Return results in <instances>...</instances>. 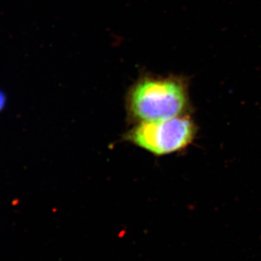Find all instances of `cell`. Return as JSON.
I'll return each mask as SVG.
<instances>
[{
  "label": "cell",
  "mask_w": 261,
  "mask_h": 261,
  "mask_svg": "<svg viewBox=\"0 0 261 261\" xmlns=\"http://www.w3.org/2000/svg\"><path fill=\"white\" fill-rule=\"evenodd\" d=\"M197 128L185 116L161 121L137 123L127 134L134 145L155 155H164L186 148L195 139Z\"/></svg>",
  "instance_id": "obj_2"
},
{
  "label": "cell",
  "mask_w": 261,
  "mask_h": 261,
  "mask_svg": "<svg viewBox=\"0 0 261 261\" xmlns=\"http://www.w3.org/2000/svg\"><path fill=\"white\" fill-rule=\"evenodd\" d=\"M5 102V98L4 94L0 92V110H2V108L4 107Z\"/></svg>",
  "instance_id": "obj_3"
},
{
  "label": "cell",
  "mask_w": 261,
  "mask_h": 261,
  "mask_svg": "<svg viewBox=\"0 0 261 261\" xmlns=\"http://www.w3.org/2000/svg\"><path fill=\"white\" fill-rule=\"evenodd\" d=\"M188 105L186 82L178 76L143 75L127 97L128 116L137 123L181 116Z\"/></svg>",
  "instance_id": "obj_1"
}]
</instances>
